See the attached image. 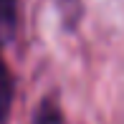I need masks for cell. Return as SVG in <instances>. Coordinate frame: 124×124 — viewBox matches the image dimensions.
I'll return each mask as SVG.
<instances>
[{
    "instance_id": "7a4b0ae2",
    "label": "cell",
    "mask_w": 124,
    "mask_h": 124,
    "mask_svg": "<svg viewBox=\"0 0 124 124\" xmlns=\"http://www.w3.org/2000/svg\"><path fill=\"white\" fill-rule=\"evenodd\" d=\"M18 25V0H0V36H10Z\"/></svg>"
},
{
    "instance_id": "277c9868",
    "label": "cell",
    "mask_w": 124,
    "mask_h": 124,
    "mask_svg": "<svg viewBox=\"0 0 124 124\" xmlns=\"http://www.w3.org/2000/svg\"><path fill=\"white\" fill-rule=\"evenodd\" d=\"M61 3H74V0H61Z\"/></svg>"
},
{
    "instance_id": "3957f363",
    "label": "cell",
    "mask_w": 124,
    "mask_h": 124,
    "mask_svg": "<svg viewBox=\"0 0 124 124\" xmlns=\"http://www.w3.org/2000/svg\"><path fill=\"white\" fill-rule=\"evenodd\" d=\"M33 124H63V114L53 101H41Z\"/></svg>"
},
{
    "instance_id": "6da1fadb",
    "label": "cell",
    "mask_w": 124,
    "mask_h": 124,
    "mask_svg": "<svg viewBox=\"0 0 124 124\" xmlns=\"http://www.w3.org/2000/svg\"><path fill=\"white\" fill-rule=\"evenodd\" d=\"M10 104H13V76H10L5 58L0 56V124L8 122Z\"/></svg>"
}]
</instances>
